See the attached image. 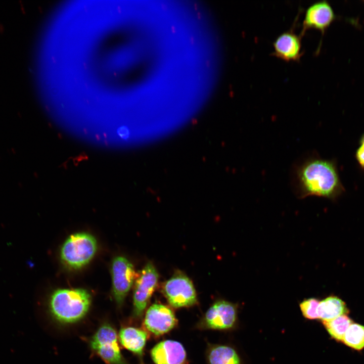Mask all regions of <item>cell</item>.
<instances>
[{
    "mask_svg": "<svg viewBox=\"0 0 364 364\" xmlns=\"http://www.w3.org/2000/svg\"><path fill=\"white\" fill-rule=\"evenodd\" d=\"M294 183L301 198L314 195L332 198L343 190L334 163L316 157L308 158L296 166Z\"/></svg>",
    "mask_w": 364,
    "mask_h": 364,
    "instance_id": "6da1fadb",
    "label": "cell"
},
{
    "mask_svg": "<svg viewBox=\"0 0 364 364\" xmlns=\"http://www.w3.org/2000/svg\"><path fill=\"white\" fill-rule=\"evenodd\" d=\"M91 303L90 294L85 289H62L55 291L50 300V312L58 322L71 324L82 319Z\"/></svg>",
    "mask_w": 364,
    "mask_h": 364,
    "instance_id": "7a4b0ae2",
    "label": "cell"
},
{
    "mask_svg": "<svg viewBox=\"0 0 364 364\" xmlns=\"http://www.w3.org/2000/svg\"><path fill=\"white\" fill-rule=\"evenodd\" d=\"M97 241L92 235L78 233L70 236L63 244L61 257L68 266L78 269L87 264L97 250Z\"/></svg>",
    "mask_w": 364,
    "mask_h": 364,
    "instance_id": "3957f363",
    "label": "cell"
},
{
    "mask_svg": "<svg viewBox=\"0 0 364 364\" xmlns=\"http://www.w3.org/2000/svg\"><path fill=\"white\" fill-rule=\"evenodd\" d=\"M89 346L107 364H128L121 353L116 331L109 324L99 327L90 338Z\"/></svg>",
    "mask_w": 364,
    "mask_h": 364,
    "instance_id": "277c9868",
    "label": "cell"
},
{
    "mask_svg": "<svg viewBox=\"0 0 364 364\" xmlns=\"http://www.w3.org/2000/svg\"><path fill=\"white\" fill-rule=\"evenodd\" d=\"M163 292L169 304L174 307L191 306L197 301L192 282L181 272H176L166 282Z\"/></svg>",
    "mask_w": 364,
    "mask_h": 364,
    "instance_id": "5b68a950",
    "label": "cell"
},
{
    "mask_svg": "<svg viewBox=\"0 0 364 364\" xmlns=\"http://www.w3.org/2000/svg\"><path fill=\"white\" fill-rule=\"evenodd\" d=\"M113 293L117 304L121 305L131 288L136 274L133 265L122 256L115 257L112 263Z\"/></svg>",
    "mask_w": 364,
    "mask_h": 364,
    "instance_id": "8992f818",
    "label": "cell"
},
{
    "mask_svg": "<svg viewBox=\"0 0 364 364\" xmlns=\"http://www.w3.org/2000/svg\"><path fill=\"white\" fill-rule=\"evenodd\" d=\"M158 281V274L154 265L148 263L136 280L133 294V314H143Z\"/></svg>",
    "mask_w": 364,
    "mask_h": 364,
    "instance_id": "52a82bcc",
    "label": "cell"
},
{
    "mask_svg": "<svg viewBox=\"0 0 364 364\" xmlns=\"http://www.w3.org/2000/svg\"><path fill=\"white\" fill-rule=\"evenodd\" d=\"M335 17L334 11L327 2L322 1L313 3L305 13L300 35L302 37L310 29L324 32L335 19Z\"/></svg>",
    "mask_w": 364,
    "mask_h": 364,
    "instance_id": "ba28073f",
    "label": "cell"
},
{
    "mask_svg": "<svg viewBox=\"0 0 364 364\" xmlns=\"http://www.w3.org/2000/svg\"><path fill=\"white\" fill-rule=\"evenodd\" d=\"M176 323L175 315L167 306L154 304L147 310L144 319L146 329L156 335L167 333L173 328Z\"/></svg>",
    "mask_w": 364,
    "mask_h": 364,
    "instance_id": "9c48e42d",
    "label": "cell"
},
{
    "mask_svg": "<svg viewBox=\"0 0 364 364\" xmlns=\"http://www.w3.org/2000/svg\"><path fill=\"white\" fill-rule=\"evenodd\" d=\"M301 37L291 29L282 33L273 43L271 55L286 62L299 61L303 54Z\"/></svg>",
    "mask_w": 364,
    "mask_h": 364,
    "instance_id": "30bf717a",
    "label": "cell"
},
{
    "mask_svg": "<svg viewBox=\"0 0 364 364\" xmlns=\"http://www.w3.org/2000/svg\"><path fill=\"white\" fill-rule=\"evenodd\" d=\"M236 309L232 303L218 301L207 310L205 316L207 326L214 329H225L232 327L236 321Z\"/></svg>",
    "mask_w": 364,
    "mask_h": 364,
    "instance_id": "8fae6325",
    "label": "cell"
},
{
    "mask_svg": "<svg viewBox=\"0 0 364 364\" xmlns=\"http://www.w3.org/2000/svg\"><path fill=\"white\" fill-rule=\"evenodd\" d=\"M151 355L156 364H182L186 357L181 344L171 340L158 343L152 349Z\"/></svg>",
    "mask_w": 364,
    "mask_h": 364,
    "instance_id": "7c38bea8",
    "label": "cell"
},
{
    "mask_svg": "<svg viewBox=\"0 0 364 364\" xmlns=\"http://www.w3.org/2000/svg\"><path fill=\"white\" fill-rule=\"evenodd\" d=\"M147 338V333L132 327L120 329L119 339L121 344L126 349L141 357Z\"/></svg>",
    "mask_w": 364,
    "mask_h": 364,
    "instance_id": "4fadbf2b",
    "label": "cell"
},
{
    "mask_svg": "<svg viewBox=\"0 0 364 364\" xmlns=\"http://www.w3.org/2000/svg\"><path fill=\"white\" fill-rule=\"evenodd\" d=\"M318 318L329 321L348 313L345 302L339 298L331 296L320 302L317 310Z\"/></svg>",
    "mask_w": 364,
    "mask_h": 364,
    "instance_id": "5bb4252c",
    "label": "cell"
},
{
    "mask_svg": "<svg viewBox=\"0 0 364 364\" xmlns=\"http://www.w3.org/2000/svg\"><path fill=\"white\" fill-rule=\"evenodd\" d=\"M208 358L210 364H240L236 352L226 346L214 347L210 351Z\"/></svg>",
    "mask_w": 364,
    "mask_h": 364,
    "instance_id": "9a60e30c",
    "label": "cell"
},
{
    "mask_svg": "<svg viewBox=\"0 0 364 364\" xmlns=\"http://www.w3.org/2000/svg\"><path fill=\"white\" fill-rule=\"evenodd\" d=\"M323 323L329 334L337 341H342L344 336L352 321L346 314L339 316Z\"/></svg>",
    "mask_w": 364,
    "mask_h": 364,
    "instance_id": "2e32d148",
    "label": "cell"
},
{
    "mask_svg": "<svg viewBox=\"0 0 364 364\" xmlns=\"http://www.w3.org/2000/svg\"><path fill=\"white\" fill-rule=\"evenodd\" d=\"M342 341L352 348L362 349L364 348V326L352 324L346 331Z\"/></svg>",
    "mask_w": 364,
    "mask_h": 364,
    "instance_id": "e0dca14e",
    "label": "cell"
},
{
    "mask_svg": "<svg viewBox=\"0 0 364 364\" xmlns=\"http://www.w3.org/2000/svg\"><path fill=\"white\" fill-rule=\"evenodd\" d=\"M320 302L315 298H309L303 300L300 304V307L303 316L309 320L318 318L317 310Z\"/></svg>",
    "mask_w": 364,
    "mask_h": 364,
    "instance_id": "ac0fdd59",
    "label": "cell"
},
{
    "mask_svg": "<svg viewBox=\"0 0 364 364\" xmlns=\"http://www.w3.org/2000/svg\"><path fill=\"white\" fill-rule=\"evenodd\" d=\"M356 157L360 165L364 168V144H361L356 151Z\"/></svg>",
    "mask_w": 364,
    "mask_h": 364,
    "instance_id": "d6986e66",
    "label": "cell"
},
{
    "mask_svg": "<svg viewBox=\"0 0 364 364\" xmlns=\"http://www.w3.org/2000/svg\"><path fill=\"white\" fill-rule=\"evenodd\" d=\"M118 135L122 139H125L128 136V130L124 126H121L117 130Z\"/></svg>",
    "mask_w": 364,
    "mask_h": 364,
    "instance_id": "ffe728a7",
    "label": "cell"
},
{
    "mask_svg": "<svg viewBox=\"0 0 364 364\" xmlns=\"http://www.w3.org/2000/svg\"><path fill=\"white\" fill-rule=\"evenodd\" d=\"M361 144H364V135H363V136H362V138H361Z\"/></svg>",
    "mask_w": 364,
    "mask_h": 364,
    "instance_id": "44dd1931",
    "label": "cell"
}]
</instances>
